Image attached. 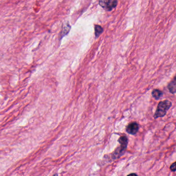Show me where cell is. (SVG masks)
<instances>
[{
    "mask_svg": "<svg viewBox=\"0 0 176 176\" xmlns=\"http://www.w3.org/2000/svg\"><path fill=\"white\" fill-rule=\"evenodd\" d=\"M70 30V26L69 25H66L63 28V30H61L60 34V39H61L64 36L66 35L69 33V31Z\"/></svg>",
    "mask_w": 176,
    "mask_h": 176,
    "instance_id": "8",
    "label": "cell"
},
{
    "mask_svg": "<svg viewBox=\"0 0 176 176\" xmlns=\"http://www.w3.org/2000/svg\"><path fill=\"white\" fill-rule=\"evenodd\" d=\"M171 106L172 103L168 100L160 101L158 104L157 110L154 115V118L158 119L159 117H164Z\"/></svg>",
    "mask_w": 176,
    "mask_h": 176,
    "instance_id": "1",
    "label": "cell"
},
{
    "mask_svg": "<svg viewBox=\"0 0 176 176\" xmlns=\"http://www.w3.org/2000/svg\"><path fill=\"white\" fill-rule=\"evenodd\" d=\"M176 77H174V79L171 81L168 85V88L170 92L174 94L176 93Z\"/></svg>",
    "mask_w": 176,
    "mask_h": 176,
    "instance_id": "5",
    "label": "cell"
},
{
    "mask_svg": "<svg viewBox=\"0 0 176 176\" xmlns=\"http://www.w3.org/2000/svg\"><path fill=\"white\" fill-rule=\"evenodd\" d=\"M163 93L159 89H154L152 92V95L156 100H160L162 97Z\"/></svg>",
    "mask_w": 176,
    "mask_h": 176,
    "instance_id": "6",
    "label": "cell"
},
{
    "mask_svg": "<svg viewBox=\"0 0 176 176\" xmlns=\"http://www.w3.org/2000/svg\"><path fill=\"white\" fill-rule=\"evenodd\" d=\"M119 144H120V146L121 148H123L124 150H126L127 148L128 144V139L127 136H120V138L118 139Z\"/></svg>",
    "mask_w": 176,
    "mask_h": 176,
    "instance_id": "4",
    "label": "cell"
},
{
    "mask_svg": "<svg viewBox=\"0 0 176 176\" xmlns=\"http://www.w3.org/2000/svg\"><path fill=\"white\" fill-rule=\"evenodd\" d=\"M139 130V125L136 122L130 123L126 127V131L128 133L131 135H135Z\"/></svg>",
    "mask_w": 176,
    "mask_h": 176,
    "instance_id": "3",
    "label": "cell"
},
{
    "mask_svg": "<svg viewBox=\"0 0 176 176\" xmlns=\"http://www.w3.org/2000/svg\"><path fill=\"white\" fill-rule=\"evenodd\" d=\"M99 5L105 10L110 11L116 7L118 3L117 0H99Z\"/></svg>",
    "mask_w": 176,
    "mask_h": 176,
    "instance_id": "2",
    "label": "cell"
},
{
    "mask_svg": "<svg viewBox=\"0 0 176 176\" xmlns=\"http://www.w3.org/2000/svg\"><path fill=\"white\" fill-rule=\"evenodd\" d=\"M176 162H174V163L171 165V166H170V169H171V171H172L173 172H174L176 170Z\"/></svg>",
    "mask_w": 176,
    "mask_h": 176,
    "instance_id": "9",
    "label": "cell"
},
{
    "mask_svg": "<svg viewBox=\"0 0 176 176\" xmlns=\"http://www.w3.org/2000/svg\"><path fill=\"white\" fill-rule=\"evenodd\" d=\"M127 176H138L137 174H135V173H132L130 174H128Z\"/></svg>",
    "mask_w": 176,
    "mask_h": 176,
    "instance_id": "10",
    "label": "cell"
},
{
    "mask_svg": "<svg viewBox=\"0 0 176 176\" xmlns=\"http://www.w3.org/2000/svg\"><path fill=\"white\" fill-rule=\"evenodd\" d=\"M53 176H58V174H54Z\"/></svg>",
    "mask_w": 176,
    "mask_h": 176,
    "instance_id": "11",
    "label": "cell"
},
{
    "mask_svg": "<svg viewBox=\"0 0 176 176\" xmlns=\"http://www.w3.org/2000/svg\"><path fill=\"white\" fill-rule=\"evenodd\" d=\"M103 29L101 26L99 25H95V36L96 38L99 37L100 35L103 33Z\"/></svg>",
    "mask_w": 176,
    "mask_h": 176,
    "instance_id": "7",
    "label": "cell"
}]
</instances>
